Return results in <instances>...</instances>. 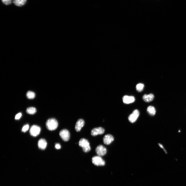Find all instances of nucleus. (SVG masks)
<instances>
[{
  "label": "nucleus",
  "mask_w": 186,
  "mask_h": 186,
  "mask_svg": "<svg viewBox=\"0 0 186 186\" xmlns=\"http://www.w3.org/2000/svg\"><path fill=\"white\" fill-rule=\"evenodd\" d=\"M58 125V122L54 118H50L48 120L46 123L47 128L49 130L53 131L55 130Z\"/></svg>",
  "instance_id": "nucleus-1"
},
{
  "label": "nucleus",
  "mask_w": 186,
  "mask_h": 186,
  "mask_svg": "<svg viewBox=\"0 0 186 186\" xmlns=\"http://www.w3.org/2000/svg\"><path fill=\"white\" fill-rule=\"evenodd\" d=\"M79 146L82 148L83 150L85 153L89 152L91 148L88 141L84 138L81 139L79 142Z\"/></svg>",
  "instance_id": "nucleus-2"
},
{
  "label": "nucleus",
  "mask_w": 186,
  "mask_h": 186,
  "mask_svg": "<svg viewBox=\"0 0 186 186\" xmlns=\"http://www.w3.org/2000/svg\"><path fill=\"white\" fill-rule=\"evenodd\" d=\"M92 162L93 164L97 166H104L105 164L104 160L99 156L93 157L92 158Z\"/></svg>",
  "instance_id": "nucleus-3"
},
{
  "label": "nucleus",
  "mask_w": 186,
  "mask_h": 186,
  "mask_svg": "<svg viewBox=\"0 0 186 186\" xmlns=\"http://www.w3.org/2000/svg\"><path fill=\"white\" fill-rule=\"evenodd\" d=\"M59 134L62 139L64 141H68L70 139V134L69 131L67 130L64 129L61 130Z\"/></svg>",
  "instance_id": "nucleus-4"
},
{
  "label": "nucleus",
  "mask_w": 186,
  "mask_h": 186,
  "mask_svg": "<svg viewBox=\"0 0 186 186\" xmlns=\"http://www.w3.org/2000/svg\"><path fill=\"white\" fill-rule=\"evenodd\" d=\"M41 130L40 127L36 125H33L30 128V133L31 136L36 137L39 134Z\"/></svg>",
  "instance_id": "nucleus-5"
},
{
  "label": "nucleus",
  "mask_w": 186,
  "mask_h": 186,
  "mask_svg": "<svg viewBox=\"0 0 186 186\" xmlns=\"http://www.w3.org/2000/svg\"><path fill=\"white\" fill-rule=\"evenodd\" d=\"M139 115V111L137 110H135L128 117L129 121L132 123L135 122L137 120Z\"/></svg>",
  "instance_id": "nucleus-6"
},
{
  "label": "nucleus",
  "mask_w": 186,
  "mask_h": 186,
  "mask_svg": "<svg viewBox=\"0 0 186 186\" xmlns=\"http://www.w3.org/2000/svg\"><path fill=\"white\" fill-rule=\"evenodd\" d=\"M96 152L99 156H104L106 154L107 150L103 146L100 145L96 147Z\"/></svg>",
  "instance_id": "nucleus-7"
},
{
  "label": "nucleus",
  "mask_w": 186,
  "mask_h": 186,
  "mask_svg": "<svg viewBox=\"0 0 186 186\" xmlns=\"http://www.w3.org/2000/svg\"><path fill=\"white\" fill-rule=\"evenodd\" d=\"M105 131L104 129L101 127L93 129L91 131V134L92 136H96L98 135L103 134Z\"/></svg>",
  "instance_id": "nucleus-8"
},
{
  "label": "nucleus",
  "mask_w": 186,
  "mask_h": 186,
  "mask_svg": "<svg viewBox=\"0 0 186 186\" xmlns=\"http://www.w3.org/2000/svg\"><path fill=\"white\" fill-rule=\"evenodd\" d=\"M114 138L112 135L109 134H107L103 138V142L105 144L109 145L114 141Z\"/></svg>",
  "instance_id": "nucleus-9"
},
{
  "label": "nucleus",
  "mask_w": 186,
  "mask_h": 186,
  "mask_svg": "<svg viewBox=\"0 0 186 186\" xmlns=\"http://www.w3.org/2000/svg\"><path fill=\"white\" fill-rule=\"evenodd\" d=\"M84 124V121L82 119L78 120L76 123L75 126V129L77 132H79Z\"/></svg>",
  "instance_id": "nucleus-10"
},
{
  "label": "nucleus",
  "mask_w": 186,
  "mask_h": 186,
  "mask_svg": "<svg viewBox=\"0 0 186 186\" xmlns=\"http://www.w3.org/2000/svg\"><path fill=\"white\" fill-rule=\"evenodd\" d=\"M135 100L134 97L132 96H124L123 98V103L126 104H129L134 103Z\"/></svg>",
  "instance_id": "nucleus-11"
},
{
  "label": "nucleus",
  "mask_w": 186,
  "mask_h": 186,
  "mask_svg": "<svg viewBox=\"0 0 186 186\" xmlns=\"http://www.w3.org/2000/svg\"><path fill=\"white\" fill-rule=\"evenodd\" d=\"M38 146L39 148L42 150L45 149L47 146V142L46 140L43 139L39 140L38 142Z\"/></svg>",
  "instance_id": "nucleus-12"
},
{
  "label": "nucleus",
  "mask_w": 186,
  "mask_h": 186,
  "mask_svg": "<svg viewBox=\"0 0 186 186\" xmlns=\"http://www.w3.org/2000/svg\"><path fill=\"white\" fill-rule=\"evenodd\" d=\"M154 98V96L152 94H150L148 95H145L143 96L142 97L143 100L147 103L151 102L153 100Z\"/></svg>",
  "instance_id": "nucleus-13"
},
{
  "label": "nucleus",
  "mask_w": 186,
  "mask_h": 186,
  "mask_svg": "<svg viewBox=\"0 0 186 186\" xmlns=\"http://www.w3.org/2000/svg\"><path fill=\"white\" fill-rule=\"evenodd\" d=\"M27 2V0H13V3L16 6L21 7L24 5Z\"/></svg>",
  "instance_id": "nucleus-14"
},
{
  "label": "nucleus",
  "mask_w": 186,
  "mask_h": 186,
  "mask_svg": "<svg viewBox=\"0 0 186 186\" xmlns=\"http://www.w3.org/2000/svg\"><path fill=\"white\" fill-rule=\"evenodd\" d=\"M147 111L148 113L152 116L154 115L156 112V110L155 108L152 106L148 107L147 109Z\"/></svg>",
  "instance_id": "nucleus-15"
},
{
  "label": "nucleus",
  "mask_w": 186,
  "mask_h": 186,
  "mask_svg": "<svg viewBox=\"0 0 186 186\" xmlns=\"http://www.w3.org/2000/svg\"><path fill=\"white\" fill-rule=\"evenodd\" d=\"M37 112L36 108L34 107H30L27 108V113L29 114L33 115L35 114Z\"/></svg>",
  "instance_id": "nucleus-16"
},
{
  "label": "nucleus",
  "mask_w": 186,
  "mask_h": 186,
  "mask_svg": "<svg viewBox=\"0 0 186 186\" xmlns=\"http://www.w3.org/2000/svg\"><path fill=\"white\" fill-rule=\"evenodd\" d=\"M26 96L29 99H33L35 98L36 95L34 92L29 91L27 92Z\"/></svg>",
  "instance_id": "nucleus-17"
},
{
  "label": "nucleus",
  "mask_w": 186,
  "mask_h": 186,
  "mask_svg": "<svg viewBox=\"0 0 186 186\" xmlns=\"http://www.w3.org/2000/svg\"><path fill=\"white\" fill-rule=\"evenodd\" d=\"M144 86V85L143 84L141 83L138 84L136 86V90L139 92H141L143 90Z\"/></svg>",
  "instance_id": "nucleus-18"
},
{
  "label": "nucleus",
  "mask_w": 186,
  "mask_h": 186,
  "mask_svg": "<svg viewBox=\"0 0 186 186\" xmlns=\"http://www.w3.org/2000/svg\"><path fill=\"white\" fill-rule=\"evenodd\" d=\"M29 129V125L28 124L25 125L22 129V131L24 132H26Z\"/></svg>",
  "instance_id": "nucleus-19"
},
{
  "label": "nucleus",
  "mask_w": 186,
  "mask_h": 186,
  "mask_svg": "<svg viewBox=\"0 0 186 186\" xmlns=\"http://www.w3.org/2000/svg\"><path fill=\"white\" fill-rule=\"evenodd\" d=\"M3 3L6 5H8L11 4L12 3V0H2Z\"/></svg>",
  "instance_id": "nucleus-20"
},
{
  "label": "nucleus",
  "mask_w": 186,
  "mask_h": 186,
  "mask_svg": "<svg viewBox=\"0 0 186 186\" xmlns=\"http://www.w3.org/2000/svg\"><path fill=\"white\" fill-rule=\"evenodd\" d=\"M22 116V114L20 113L17 114L15 117V119L16 120H19Z\"/></svg>",
  "instance_id": "nucleus-21"
},
{
  "label": "nucleus",
  "mask_w": 186,
  "mask_h": 186,
  "mask_svg": "<svg viewBox=\"0 0 186 186\" xmlns=\"http://www.w3.org/2000/svg\"><path fill=\"white\" fill-rule=\"evenodd\" d=\"M55 148L57 149H61V145L57 143L56 144L55 146Z\"/></svg>",
  "instance_id": "nucleus-22"
},
{
  "label": "nucleus",
  "mask_w": 186,
  "mask_h": 186,
  "mask_svg": "<svg viewBox=\"0 0 186 186\" xmlns=\"http://www.w3.org/2000/svg\"><path fill=\"white\" fill-rule=\"evenodd\" d=\"M158 145H159V146H160V148H162V149H164V147H163V145H161V144H160V143H159L158 144Z\"/></svg>",
  "instance_id": "nucleus-23"
}]
</instances>
